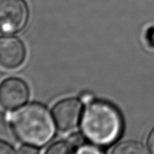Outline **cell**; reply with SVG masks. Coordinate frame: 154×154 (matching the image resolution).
<instances>
[{
  "label": "cell",
  "mask_w": 154,
  "mask_h": 154,
  "mask_svg": "<svg viewBox=\"0 0 154 154\" xmlns=\"http://www.w3.org/2000/svg\"><path fill=\"white\" fill-rule=\"evenodd\" d=\"M123 123L118 110L104 101H92L83 115L81 129L84 136L94 144L108 146L122 133Z\"/></svg>",
  "instance_id": "obj_1"
},
{
  "label": "cell",
  "mask_w": 154,
  "mask_h": 154,
  "mask_svg": "<svg viewBox=\"0 0 154 154\" xmlns=\"http://www.w3.org/2000/svg\"><path fill=\"white\" fill-rule=\"evenodd\" d=\"M15 136L24 144L33 147L46 144L54 135L52 117L46 107L30 103L10 118Z\"/></svg>",
  "instance_id": "obj_2"
},
{
  "label": "cell",
  "mask_w": 154,
  "mask_h": 154,
  "mask_svg": "<svg viewBox=\"0 0 154 154\" xmlns=\"http://www.w3.org/2000/svg\"><path fill=\"white\" fill-rule=\"evenodd\" d=\"M28 17L25 0H0V32L14 34L21 31Z\"/></svg>",
  "instance_id": "obj_3"
},
{
  "label": "cell",
  "mask_w": 154,
  "mask_h": 154,
  "mask_svg": "<svg viewBox=\"0 0 154 154\" xmlns=\"http://www.w3.org/2000/svg\"><path fill=\"white\" fill-rule=\"evenodd\" d=\"M29 90L23 80L9 78L0 83V106L7 111L21 108L27 102Z\"/></svg>",
  "instance_id": "obj_4"
},
{
  "label": "cell",
  "mask_w": 154,
  "mask_h": 154,
  "mask_svg": "<svg viewBox=\"0 0 154 154\" xmlns=\"http://www.w3.org/2000/svg\"><path fill=\"white\" fill-rule=\"evenodd\" d=\"M82 102L74 98L65 99L53 108L54 121L60 131L68 132L78 126L82 113Z\"/></svg>",
  "instance_id": "obj_5"
},
{
  "label": "cell",
  "mask_w": 154,
  "mask_h": 154,
  "mask_svg": "<svg viewBox=\"0 0 154 154\" xmlns=\"http://www.w3.org/2000/svg\"><path fill=\"white\" fill-rule=\"evenodd\" d=\"M26 48L18 38L0 37V66L5 69H15L23 63Z\"/></svg>",
  "instance_id": "obj_6"
},
{
  "label": "cell",
  "mask_w": 154,
  "mask_h": 154,
  "mask_svg": "<svg viewBox=\"0 0 154 154\" xmlns=\"http://www.w3.org/2000/svg\"><path fill=\"white\" fill-rule=\"evenodd\" d=\"M146 150L144 146L137 141H125L117 144L111 151L115 154H141L145 153Z\"/></svg>",
  "instance_id": "obj_7"
},
{
  "label": "cell",
  "mask_w": 154,
  "mask_h": 154,
  "mask_svg": "<svg viewBox=\"0 0 154 154\" xmlns=\"http://www.w3.org/2000/svg\"><path fill=\"white\" fill-rule=\"evenodd\" d=\"M76 147L75 143L71 139L65 141H59L49 147L45 153L50 154L57 153H70L75 152V148Z\"/></svg>",
  "instance_id": "obj_8"
},
{
  "label": "cell",
  "mask_w": 154,
  "mask_h": 154,
  "mask_svg": "<svg viewBox=\"0 0 154 154\" xmlns=\"http://www.w3.org/2000/svg\"><path fill=\"white\" fill-rule=\"evenodd\" d=\"M14 150L10 144L6 143L5 141L0 140V154L14 153Z\"/></svg>",
  "instance_id": "obj_9"
},
{
  "label": "cell",
  "mask_w": 154,
  "mask_h": 154,
  "mask_svg": "<svg viewBox=\"0 0 154 154\" xmlns=\"http://www.w3.org/2000/svg\"><path fill=\"white\" fill-rule=\"evenodd\" d=\"M78 153H101L100 150L99 149L96 148L93 146H84V147H81L78 148V150L77 151Z\"/></svg>",
  "instance_id": "obj_10"
},
{
  "label": "cell",
  "mask_w": 154,
  "mask_h": 154,
  "mask_svg": "<svg viewBox=\"0 0 154 154\" xmlns=\"http://www.w3.org/2000/svg\"><path fill=\"white\" fill-rule=\"evenodd\" d=\"M80 100L82 102V103L89 104L93 101V96L90 93H84L80 96Z\"/></svg>",
  "instance_id": "obj_11"
},
{
  "label": "cell",
  "mask_w": 154,
  "mask_h": 154,
  "mask_svg": "<svg viewBox=\"0 0 154 154\" xmlns=\"http://www.w3.org/2000/svg\"><path fill=\"white\" fill-rule=\"evenodd\" d=\"M147 146L150 153H154V129L151 131L147 139Z\"/></svg>",
  "instance_id": "obj_12"
},
{
  "label": "cell",
  "mask_w": 154,
  "mask_h": 154,
  "mask_svg": "<svg viewBox=\"0 0 154 154\" xmlns=\"http://www.w3.org/2000/svg\"><path fill=\"white\" fill-rule=\"evenodd\" d=\"M33 146H30L26 144V146H24V147H21L20 152V153H36L38 152V150L36 148H33Z\"/></svg>",
  "instance_id": "obj_13"
}]
</instances>
